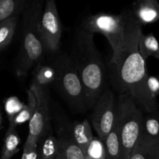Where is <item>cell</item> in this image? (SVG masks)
Here are the masks:
<instances>
[{"mask_svg":"<svg viewBox=\"0 0 159 159\" xmlns=\"http://www.w3.org/2000/svg\"><path fill=\"white\" fill-rule=\"evenodd\" d=\"M123 12L126 21V38L117 60L113 64L109 63V79L118 95H128L143 113H152L158 110V104L148 91L146 61L138 51V38L142 32V26L130 9Z\"/></svg>","mask_w":159,"mask_h":159,"instance_id":"1","label":"cell"},{"mask_svg":"<svg viewBox=\"0 0 159 159\" xmlns=\"http://www.w3.org/2000/svg\"><path fill=\"white\" fill-rule=\"evenodd\" d=\"M70 56L80 76L87 107L93 108L107 89L109 81L108 69L95 44L94 34L79 27L73 40Z\"/></svg>","mask_w":159,"mask_h":159,"instance_id":"2","label":"cell"},{"mask_svg":"<svg viewBox=\"0 0 159 159\" xmlns=\"http://www.w3.org/2000/svg\"><path fill=\"white\" fill-rule=\"evenodd\" d=\"M44 0H26L20 16V47L15 62L16 74L24 77L37 64L41 62L45 53L39 31V23Z\"/></svg>","mask_w":159,"mask_h":159,"instance_id":"3","label":"cell"},{"mask_svg":"<svg viewBox=\"0 0 159 159\" xmlns=\"http://www.w3.org/2000/svg\"><path fill=\"white\" fill-rule=\"evenodd\" d=\"M51 61L56 73L54 85L62 97L74 110H88L85 92L80 76L70 54L57 51Z\"/></svg>","mask_w":159,"mask_h":159,"instance_id":"4","label":"cell"},{"mask_svg":"<svg viewBox=\"0 0 159 159\" xmlns=\"http://www.w3.org/2000/svg\"><path fill=\"white\" fill-rule=\"evenodd\" d=\"M144 113L130 96L116 98V122L122 146V159H128L140 138Z\"/></svg>","mask_w":159,"mask_h":159,"instance_id":"5","label":"cell"},{"mask_svg":"<svg viewBox=\"0 0 159 159\" xmlns=\"http://www.w3.org/2000/svg\"><path fill=\"white\" fill-rule=\"evenodd\" d=\"M90 34H101L107 39L113 50L110 64L119 57L126 38V21L124 12L120 14L99 12L84 19L80 26Z\"/></svg>","mask_w":159,"mask_h":159,"instance_id":"6","label":"cell"},{"mask_svg":"<svg viewBox=\"0 0 159 159\" xmlns=\"http://www.w3.org/2000/svg\"><path fill=\"white\" fill-rule=\"evenodd\" d=\"M37 99V107L30 120L29 121V133L23 145V150L38 146V143L45 136L49 134L50 121L49 99L47 88L30 85Z\"/></svg>","mask_w":159,"mask_h":159,"instance_id":"7","label":"cell"},{"mask_svg":"<svg viewBox=\"0 0 159 159\" xmlns=\"http://www.w3.org/2000/svg\"><path fill=\"white\" fill-rule=\"evenodd\" d=\"M39 31L45 52L54 54L60 50L62 24L55 0H45L39 23Z\"/></svg>","mask_w":159,"mask_h":159,"instance_id":"8","label":"cell"},{"mask_svg":"<svg viewBox=\"0 0 159 159\" xmlns=\"http://www.w3.org/2000/svg\"><path fill=\"white\" fill-rule=\"evenodd\" d=\"M91 116L92 125L98 138L105 141L116 117V98L114 92L107 88L94 105Z\"/></svg>","mask_w":159,"mask_h":159,"instance_id":"9","label":"cell"},{"mask_svg":"<svg viewBox=\"0 0 159 159\" xmlns=\"http://www.w3.org/2000/svg\"><path fill=\"white\" fill-rule=\"evenodd\" d=\"M130 10L141 26L159 20V2L157 0H137L132 4Z\"/></svg>","mask_w":159,"mask_h":159,"instance_id":"10","label":"cell"},{"mask_svg":"<svg viewBox=\"0 0 159 159\" xmlns=\"http://www.w3.org/2000/svg\"><path fill=\"white\" fill-rule=\"evenodd\" d=\"M59 151L66 159H85L84 152L76 144L70 132L69 127H61L57 130Z\"/></svg>","mask_w":159,"mask_h":159,"instance_id":"11","label":"cell"},{"mask_svg":"<svg viewBox=\"0 0 159 159\" xmlns=\"http://www.w3.org/2000/svg\"><path fill=\"white\" fill-rule=\"evenodd\" d=\"M128 159H159V141L141 134Z\"/></svg>","mask_w":159,"mask_h":159,"instance_id":"12","label":"cell"},{"mask_svg":"<svg viewBox=\"0 0 159 159\" xmlns=\"http://www.w3.org/2000/svg\"><path fill=\"white\" fill-rule=\"evenodd\" d=\"M69 130L76 144L80 147L82 152H85L94 138L89 121L88 120L75 121L69 126Z\"/></svg>","mask_w":159,"mask_h":159,"instance_id":"13","label":"cell"},{"mask_svg":"<svg viewBox=\"0 0 159 159\" xmlns=\"http://www.w3.org/2000/svg\"><path fill=\"white\" fill-rule=\"evenodd\" d=\"M30 85L47 88L54 83L56 73L51 65H43L41 62L34 67Z\"/></svg>","mask_w":159,"mask_h":159,"instance_id":"14","label":"cell"},{"mask_svg":"<svg viewBox=\"0 0 159 159\" xmlns=\"http://www.w3.org/2000/svg\"><path fill=\"white\" fill-rule=\"evenodd\" d=\"M138 51L144 61L149 57L159 60V43L154 34H144L141 32L138 38Z\"/></svg>","mask_w":159,"mask_h":159,"instance_id":"15","label":"cell"},{"mask_svg":"<svg viewBox=\"0 0 159 159\" xmlns=\"http://www.w3.org/2000/svg\"><path fill=\"white\" fill-rule=\"evenodd\" d=\"M27 93V103L24 106L21 111L12 117L9 118V125L16 127L18 125L24 124L30 120L37 107V99L31 88L26 92Z\"/></svg>","mask_w":159,"mask_h":159,"instance_id":"16","label":"cell"},{"mask_svg":"<svg viewBox=\"0 0 159 159\" xmlns=\"http://www.w3.org/2000/svg\"><path fill=\"white\" fill-rule=\"evenodd\" d=\"M104 143L107 150V159H122V146L116 120Z\"/></svg>","mask_w":159,"mask_h":159,"instance_id":"17","label":"cell"},{"mask_svg":"<svg viewBox=\"0 0 159 159\" xmlns=\"http://www.w3.org/2000/svg\"><path fill=\"white\" fill-rule=\"evenodd\" d=\"M20 138L16 129L15 127L9 125L5 134L0 159H11L20 150Z\"/></svg>","mask_w":159,"mask_h":159,"instance_id":"18","label":"cell"},{"mask_svg":"<svg viewBox=\"0 0 159 159\" xmlns=\"http://www.w3.org/2000/svg\"><path fill=\"white\" fill-rule=\"evenodd\" d=\"M20 16H12L0 22V51L7 48L12 42Z\"/></svg>","mask_w":159,"mask_h":159,"instance_id":"19","label":"cell"},{"mask_svg":"<svg viewBox=\"0 0 159 159\" xmlns=\"http://www.w3.org/2000/svg\"><path fill=\"white\" fill-rule=\"evenodd\" d=\"M141 134L159 141V111L144 113Z\"/></svg>","mask_w":159,"mask_h":159,"instance_id":"20","label":"cell"},{"mask_svg":"<svg viewBox=\"0 0 159 159\" xmlns=\"http://www.w3.org/2000/svg\"><path fill=\"white\" fill-rule=\"evenodd\" d=\"M26 0H0V22L12 16H20Z\"/></svg>","mask_w":159,"mask_h":159,"instance_id":"21","label":"cell"},{"mask_svg":"<svg viewBox=\"0 0 159 159\" xmlns=\"http://www.w3.org/2000/svg\"><path fill=\"white\" fill-rule=\"evenodd\" d=\"M38 144V159H54L59 152L58 141L56 137L48 134L42 138Z\"/></svg>","mask_w":159,"mask_h":159,"instance_id":"22","label":"cell"},{"mask_svg":"<svg viewBox=\"0 0 159 159\" xmlns=\"http://www.w3.org/2000/svg\"><path fill=\"white\" fill-rule=\"evenodd\" d=\"M85 159H107L105 143L98 137H94L84 152Z\"/></svg>","mask_w":159,"mask_h":159,"instance_id":"23","label":"cell"},{"mask_svg":"<svg viewBox=\"0 0 159 159\" xmlns=\"http://www.w3.org/2000/svg\"><path fill=\"white\" fill-rule=\"evenodd\" d=\"M25 104L17 96H10L5 101L4 108L9 118L12 117L24 107Z\"/></svg>","mask_w":159,"mask_h":159,"instance_id":"24","label":"cell"},{"mask_svg":"<svg viewBox=\"0 0 159 159\" xmlns=\"http://www.w3.org/2000/svg\"><path fill=\"white\" fill-rule=\"evenodd\" d=\"M146 85H147L148 91L152 99H156L157 96L159 95V76L156 77V76L148 75Z\"/></svg>","mask_w":159,"mask_h":159,"instance_id":"25","label":"cell"},{"mask_svg":"<svg viewBox=\"0 0 159 159\" xmlns=\"http://www.w3.org/2000/svg\"><path fill=\"white\" fill-rule=\"evenodd\" d=\"M38 146H37V147H34L32 148L23 150L21 159H38Z\"/></svg>","mask_w":159,"mask_h":159,"instance_id":"26","label":"cell"},{"mask_svg":"<svg viewBox=\"0 0 159 159\" xmlns=\"http://www.w3.org/2000/svg\"><path fill=\"white\" fill-rule=\"evenodd\" d=\"M54 159H66V158H65V156H64V155H63V154H62L61 152L60 151H59V152H58V153H57V156H56V158H54Z\"/></svg>","mask_w":159,"mask_h":159,"instance_id":"27","label":"cell"},{"mask_svg":"<svg viewBox=\"0 0 159 159\" xmlns=\"http://www.w3.org/2000/svg\"><path fill=\"white\" fill-rule=\"evenodd\" d=\"M2 121V113L1 111H0V127H1Z\"/></svg>","mask_w":159,"mask_h":159,"instance_id":"28","label":"cell"},{"mask_svg":"<svg viewBox=\"0 0 159 159\" xmlns=\"http://www.w3.org/2000/svg\"><path fill=\"white\" fill-rule=\"evenodd\" d=\"M44 1H45V0H44Z\"/></svg>","mask_w":159,"mask_h":159,"instance_id":"29","label":"cell"}]
</instances>
